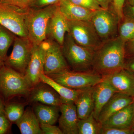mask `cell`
I'll list each match as a JSON object with an SVG mask.
<instances>
[{
    "instance_id": "cell-1",
    "label": "cell",
    "mask_w": 134,
    "mask_h": 134,
    "mask_svg": "<svg viewBox=\"0 0 134 134\" xmlns=\"http://www.w3.org/2000/svg\"><path fill=\"white\" fill-rule=\"evenodd\" d=\"M125 45L118 36L103 42L94 53L92 72L103 77L124 68Z\"/></svg>"
},
{
    "instance_id": "cell-2",
    "label": "cell",
    "mask_w": 134,
    "mask_h": 134,
    "mask_svg": "<svg viewBox=\"0 0 134 134\" xmlns=\"http://www.w3.org/2000/svg\"><path fill=\"white\" fill-rule=\"evenodd\" d=\"M58 4L40 8H31L28 10L26 26L28 37L34 45L39 44L47 38L48 23Z\"/></svg>"
},
{
    "instance_id": "cell-3",
    "label": "cell",
    "mask_w": 134,
    "mask_h": 134,
    "mask_svg": "<svg viewBox=\"0 0 134 134\" xmlns=\"http://www.w3.org/2000/svg\"><path fill=\"white\" fill-rule=\"evenodd\" d=\"M62 50L70 68L76 72H92L95 51L79 45L68 32Z\"/></svg>"
},
{
    "instance_id": "cell-4",
    "label": "cell",
    "mask_w": 134,
    "mask_h": 134,
    "mask_svg": "<svg viewBox=\"0 0 134 134\" xmlns=\"http://www.w3.org/2000/svg\"><path fill=\"white\" fill-rule=\"evenodd\" d=\"M32 89L24 75L6 65L0 69V93L5 99L26 96Z\"/></svg>"
},
{
    "instance_id": "cell-5",
    "label": "cell",
    "mask_w": 134,
    "mask_h": 134,
    "mask_svg": "<svg viewBox=\"0 0 134 134\" xmlns=\"http://www.w3.org/2000/svg\"><path fill=\"white\" fill-rule=\"evenodd\" d=\"M47 75L60 84L75 90L93 87L103 80V76L93 72H76L70 69Z\"/></svg>"
},
{
    "instance_id": "cell-6",
    "label": "cell",
    "mask_w": 134,
    "mask_h": 134,
    "mask_svg": "<svg viewBox=\"0 0 134 134\" xmlns=\"http://www.w3.org/2000/svg\"><path fill=\"white\" fill-rule=\"evenodd\" d=\"M29 9L24 10L0 1V25L18 37H29L26 25Z\"/></svg>"
},
{
    "instance_id": "cell-7",
    "label": "cell",
    "mask_w": 134,
    "mask_h": 134,
    "mask_svg": "<svg viewBox=\"0 0 134 134\" xmlns=\"http://www.w3.org/2000/svg\"><path fill=\"white\" fill-rule=\"evenodd\" d=\"M90 21L102 42L118 36L119 19L113 10L101 9L96 10Z\"/></svg>"
},
{
    "instance_id": "cell-8",
    "label": "cell",
    "mask_w": 134,
    "mask_h": 134,
    "mask_svg": "<svg viewBox=\"0 0 134 134\" xmlns=\"http://www.w3.org/2000/svg\"><path fill=\"white\" fill-rule=\"evenodd\" d=\"M69 32L79 45L95 51L103 43L91 21H68Z\"/></svg>"
},
{
    "instance_id": "cell-9",
    "label": "cell",
    "mask_w": 134,
    "mask_h": 134,
    "mask_svg": "<svg viewBox=\"0 0 134 134\" xmlns=\"http://www.w3.org/2000/svg\"><path fill=\"white\" fill-rule=\"evenodd\" d=\"M12 53L6 65L24 75L31 58L34 45L29 37H15Z\"/></svg>"
},
{
    "instance_id": "cell-10",
    "label": "cell",
    "mask_w": 134,
    "mask_h": 134,
    "mask_svg": "<svg viewBox=\"0 0 134 134\" xmlns=\"http://www.w3.org/2000/svg\"><path fill=\"white\" fill-rule=\"evenodd\" d=\"M45 42L44 74H57L70 69L63 55L62 47L51 39H47Z\"/></svg>"
},
{
    "instance_id": "cell-11",
    "label": "cell",
    "mask_w": 134,
    "mask_h": 134,
    "mask_svg": "<svg viewBox=\"0 0 134 134\" xmlns=\"http://www.w3.org/2000/svg\"><path fill=\"white\" fill-rule=\"evenodd\" d=\"M46 49L45 40L34 46L31 58L24 74L32 88L41 82L40 76L44 73Z\"/></svg>"
},
{
    "instance_id": "cell-12",
    "label": "cell",
    "mask_w": 134,
    "mask_h": 134,
    "mask_svg": "<svg viewBox=\"0 0 134 134\" xmlns=\"http://www.w3.org/2000/svg\"><path fill=\"white\" fill-rule=\"evenodd\" d=\"M103 77L116 92L134 96V75L124 68Z\"/></svg>"
},
{
    "instance_id": "cell-13",
    "label": "cell",
    "mask_w": 134,
    "mask_h": 134,
    "mask_svg": "<svg viewBox=\"0 0 134 134\" xmlns=\"http://www.w3.org/2000/svg\"><path fill=\"white\" fill-rule=\"evenodd\" d=\"M61 115L59 118V127L63 134H78L79 119L74 103H63L59 106Z\"/></svg>"
},
{
    "instance_id": "cell-14",
    "label": "cell",
    "mask_w": 134,
    "mask_h": 134,
    "mask_svg": "<svg viewBox=\"0 0 134 134\" xmlns=\"http://www.w3.org/2000/svg\"><path fill=\"white\" fill-rule=\"evenodd\" d=\"M69 32L68 20L60 11L58 6L48 23L47 37L53 40L62 47L65 36Z\"/></svg>"
},
{
    "instance_id": "cell-15",
    "label": "cell",
    "mask_w": 134,
    "mask_h": 134,
    "mask_svg": "<svg viewBox=\"0 0 134 134\" xmlns=\"http://www.w3.org/2000/svg\"><path fill=\"white\" fill-rule=\"evenodd\" d=\"M116 92L108 81L103 77L101 82L93 86V115L97 120L102 108Z\"/></svg>"
},
{
    "instance_id": "cell-16",
    "label": "cell",
    "mask_w": 134,
    "mask_h": 134,
    "mask_svg": "<svg viewBox=\"0 0 134 134\" xmlns=\"http://www.w3.org/2000/svg\"><path fill=\"white\" fill-rule=\"evenodd\" d=\"M40 82L31 90L30 100L47 105L59 106L61 105V99L56 92L48 85L44 83L41 84Z\"/></svg>"
},
{
    "instance_id": "cell-17",
    "label": "cell",
    "mask_w": 134,
    "mask_h": 134,
    "mask_svg": "<svg viewBox=\"0 0 134 134\" xmlns=\"http://www.w3.org/2000/svg\"><path fill=\"white\" fill-rule=\"evenodd\" d=\"M133 103V97L116 92L100 111L98 121L102 125L113 114Z\"/></svg>"
},
{
    "instance_id": "cell-18",
    "label": "cell",
    "mask_w": 134,
    "mask_h": 134,
    "mask_svg": "<svg viewBox=\"0 0 134 134\" xmlns=\"http://www.w3.org/2000/svg\"><path fill=\"white\" fill-rule=\"evenodd\" d=\"M58 6L68 21H90L95 11L76 5L68 0H62Z\"/></svg>"
},
{
    "instance_id": "cell-19",
    "label": "cell",
    "mask_w": 134,
    "mask_h": 134,
    "mask_svg": "<svg viewBox=\"0 0 134 134\" xmlns=\"http://www.w3.org/2000/svg\"><path fill=\"white\" fill-rule=\"evenodd\" d=\"M103 127L130 128L134 127L133 104L118 111L102 124Z\"/></svg>"
},
{
    "instance_id": "cell-20",
    "label": "cell",
    "mask_w": 134,
    "mask_h": 134,
    "mask_svg": "<svg viewBox=\"0 0 134 134\" xmlns=\"http://www.w3.org/2000/svg\"><path fill=\"white\" fill-rule=\"evenodd\" d=\"M93 87L81 90L75 100L77 113L79 119L88 117L93 112L94 104Z\"/></svg>"
},
{
    "instance_id": "cell-21",
    "label": "cell",
    "mask_w": 134,
    "mask_h": 134,
    "mask_svg": "<svg viewBox=\"0 0 134 134\" xmlns=\"http://www.w3.org/2000/svg\"><path fill=\"white\" fill-rule=\"evenodd\" d=\"M41 82L48 85L59 94L63 103H74L80 90H71L60 84L44 73L40 75Z\"/></svg>"
},
{
    "instance_id": "cell-22",
    "label": "cell",
    "mask_w": 134,
    "mask_h": 134,
    "mask_svg": "<svg viewBox=\"0 0 134 134\" xmlns=\"http://www.w3.org/2000/svg\"><path fill=\"white\" fill-rule=\"evenodd\" d=\"M22 134H43L40 124L33 110L27 109L23 116L15 122Z\"/></svg>"
},
{
    "instance_id": "cell-23",
    "label": "cell",
    "mask_w": 134,
    "mask_h": 134,
    "mask_svg": "<svg viewBox=\"0 0 134 134\" xmlns=\"http://www.w3.org/2000/svg\"><path fill=\"white\" fill-rule=\"evenodd\" d=\"M33 111L40 124L54 125L59 117V106L37 104Z\"/></svg>"
},
{
    "instance_id": "cell-24",
    "label": "cell",
    "mask_w": 134,
    "mask_h": 134,
    "mask_svg": "<svg viewBox=\"0 0 134 134\" xmlns=\"http://www.w3.org/2000/svg\"><path fill=\"white\" fill-rule=\"evenodd\" d=\"M102 125L93 115V112L85 119H79L77 123L78 134H100Z\"/></svg>"
},
{
    "instance_id": "cell-25",
    "label": "cell",
    "mask_w": 134,
    "mask_h": 134,
    "mask_svg": "<svg viewBox=\"0 0 134 134\" xmlns=\"http://www.w3.org/2000/svg\"><path fill=\"white\" fill-rule=\"evenodd\" d=\"M118 37L125 43L134 38V20L123 16L119 20Z\"/></svg>"
},
{
    "instance_id": "cell-26",
    "label": "cell",
    "mask_w": 134,
    "mask_h": 134,
    "mask_svg": "<svg viewBox=\"0 0 134 134\" xmlns=\"http://www.w3.org/2000/svg\"><path fill=\"white\" fill-rule=\"evenodd\" d=\"M8 30L0 25V61L6 59L7 53L15 37Z\"/></svg>"
},
{
    "instance_id": "cell-27",
    "label": "cell",
    "mask_w": 134,
    "mask_h": 134,
    "mask_svg": "<svg viewBox=\"0 0 134 134\" xmlns=\"http://www.w3.org/2000/svg\"><path fill=\"white\" fill-rule=\"evenodd\" d=\"M24 111V106L19 103H9L4 107V113L11 123H15L23 116Z\"/></svg>"
},
{
    "instance_id": "cell-28",
    "label": "cell",
    "mask_w": 134,
    "mask_h": 134,
    "mask_svg": "<svg viewBox=\"0 0 134 134\" xmlns=\"http://www.w3.org/2000/svg\"><path fill=\"white\" fill-rule=\"evenodd\" d=\"M35 0H0V1L20 9L26 10L31 8Z\"/></svg>"
},
{
    "instance_id": "cell-29",
    "label": "cell",
    "mask_w": 134,
    "mask_h": 134,
    "mask_svg": "<svg viewBox=\"0 0 134 134\" xmlns=\"http://www.w3.org/2000/svg\"><path fill=\"white\" fill-rule=\"evenodd\" d=\"M70 2L91 10L96 11L103 9L96 0H68Z\"/></svg>"
},
{
    "instance_id": "cell-30",
    "label": "cell",
    "mask_w": 134,
    "mask_h": 134,
    "mask_svg": "<svg viewBox=\"0 0 134 134\" xmlns=\"http://www.w3.org/2000/svg\"><path fill=\"white\" fill-rule=\"evenodd\" d=\"M134 133V127L130 128L103 127L100 134H133Z\"/></svg>"
},
{
    "instance_id": "cell-31",
    "label": "cell",
    "mask_w": 134,
    "mask_h": 134,
    "mask_svg": "<svg viewBox=\"0 0 134 134\" xmlns=\"http://www.w3.org/2000/svg\"><path fill=\"white\" fill-rule=\"evenodd\" d=\"M40 128L43 134H63L59 127L49 124H40Z\"/></svg>"
},
{
    "instance_id": "cell-32",
    "label": "cell",
    "mask_w": 134,
    "mask_h": 134,
    "mask_svg": "<svg viewBox=\"0 0 134 134\" xmlns=\"http://www.w3.org/2000/svg\"><path fill=\"white\" fill-rule=\"evenodd\" d=\"M62 1V0H35L31 8H40L50 5H56L59 4Z\"/></svg>"
},
{
    "instance_id": "cell-33",
    "label": "cell",
    "mask_w": 134,
    "mask_h": 134,
    "mask_svg": "<svg viewBox=\"0 0 134 134\" xmlns=\"http://www.w3.org/2000/svg\"><path fill=\"white\" fill-rule=\"evenodd\" d=\"M11 122L4 113H0V134H6L9 130Z\"/></svg>"
},
{
    "instance_id": "cell-34",
    "label": "cell",
    "mask_w": 134,
    "mask_h": 134,
    "mask_svg": "<svg viewBox=\"0 0 134 134\" xmlns=\"http://www.w3.org/2000/svg\"><path fill=\"white\" fill-rule=\"evenodd\" d=\"M126 0H113L114 10L119 17V20L123 17L122 8Z\"/></svg>"
},
{
    "instance_id": "cell-35",
    "label": "cell",
    "mask_w": 134,
    "mask_h": 134,
    "mask_svg": "<svg viewBox=\"0 0 134 134\" xmlns=\"http://www.w3.org/2000/svg\"><path fill=\"white\" fill-rule=\"evenodd\" d=\"M123 16L134 20V7L125 2L122 8Z\"/></svg>"
},
{
    "instance_id": "cell-36",
    "label": "cell",
    "mask_w": 134,
    "mask_h": 134,
    "mask_svg": "<svg viewBox=\"0 0 134 134\" xmlns=\"http://www.w3.org/2000/svg\"><path fill=\"white\" fill-rule=\"evenodd\" d=\"M124 68L134 75V55L126 57Z\"/></svg>"
},
{
    "instance_id": "cell-37",
    "label": "cell",
    "mask_w": 134,
    "mask_h": 134,
    "mask_svg": "<svg viewBox=\"0 0 134 134\" xmlns=\"http://www.w3.org/2000/svg\"><path fill=\"white\" fill-rule=\"evenodd\" d=\"M125 48L126 58L134 55V38L125 43Z\"/></svg>"
},
{
    "instance_id": "cell-38",
    "label": "cell",
    "mask_w": 134,
    "mask_h": 134,
    "mask_svg": "<svg viewBox=\"0 0 134 134\" xmlns=\"http://www.w3.org/2000/svg\"><path fill=\"white\" fill-rule=\"evenodd\" d=\"M103 9L113 10V0H96Z\"/></svg>"
},
{
    "instance_id": "cell-39",
    "label": "cell",
    "mask_w": 134,
    "mask_h": 134,
    "mask_svg": "<svg viewBox=\"0 0 134 134\" xmlns=\"http://www.w3.org/2000/svg\"><path fill=\"white\" fill-rule=\"evenodd\" d=\"M4 106L2 100L0 97V113H4Z\"/></svg>"
},
{
    "instance_id": "cell-40",
    "label": "cell",
    "mask_w": 134,
    "mask_h": 134,
    "mask_svg": "<svg viewBox=\"0 0 134 134\" xmlns=\"http://www.w3.org/2000/svg\"><path fill=\"white\" fill-rule=\"evenodd\" d=\"M125 2L134 7V0H126Z\"/></svg>"
},
{
    "instance_id": "cell-41",
    "label": "cell",
    "mask_w": 134,
    "mask_h": 134,
    "mask_svg": "<svg viewBox=\"0 0 134 134\" xmlns=\"http://www.w3.org/2000/svg\"><path fill=\"white\" fill-rule=\"evenodd\" d=\"M132 97H133V103H132V104H133V123L134 125V96Z\"/></svg>"
},
{
    "instance_id": "cell-42",
    "label": "cell",
    "mask_w": 134,
    "mask_h": 134,
    "mask_svg": "<svg viewBox=\"0 0 134 134\" xmlns=\"http://www.w3.org/2000/svg\"><path fill=\"white\" fill-rule=\"evenodd\" d=\"M3 65V63L2 62L0 61V69L1 68Z\"/></svg>"
}]
</instances>
